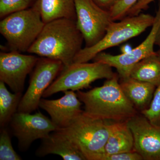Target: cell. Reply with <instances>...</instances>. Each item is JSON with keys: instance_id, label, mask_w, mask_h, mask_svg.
Instances as JSON below:
<instances>
[{"instance_id": "6da1fadb", "label": "cell", "mask_w": 160, "mask_h": 160, "mask_svg": "<svg viewBox=\"0 0 160 160\" xmlns=\"http://www.w3.org/2000/svg\"><path fill=\"white\" fill-rule=\"evenodd\" d=\"M84 38L76 21L66 18L45 23L42 30L27 52L71 65L81 50Z\"/></svg>"}, {"instance_id": "7a4b0ae2", "label": "cell", "mask_w": 160, "mask_h": 160, "mask_svg": "<svg viewBox=\"0 0 160 160\" xmlns=\"http://www.w3.org/2000/svg\"><path fill=\"white\" fill-rule=\"evenodd\" d=\"M119 76L107 80L102 86L87 92L77 91L84 104L83 112L106 121H126L137 114V109L126 96L118 82Z\"/></svg>"}, {"instance_id": "3957f363", "label": "cell", "mask_w": 160, "mask_h": 160, "mask_svg": "<svg viewBox=\"0 0 160 160\" xmlns=\"http://www.w3.org/2000/svg\"><path fill=\"white\" fill-rule=\"evenodd\" d=\"M71 140L86 160H102L110 132L109 121L83 112L66 128L57 129Z\"/></svg>"}, {"instance_id": "277c9868", "label": "cell", "mask_w": 160, "mask_h": 160, "mask_svg": "<svg viewBox=\"0 0 160 160\" xmlns=\"http://www.w3.org/2000/svg\"><path fill=\"white\" fill-rule=\"evenodd\" d=\"M45 23L35 6L13 12L2 19L0 32L11 51H28Z\"/></svg>"}, {"instance_id": "5b68a950", "label": "cell", "mask_w": 160, "mask_h": 160, "mask_svg": "<svg viewBox=\"0 0 160 160\" xmlns=\"http://www.w3.org/2000/svg\"><path fill=\"white\" fill-rule=\"evenodd\" d=\"M154 19L155 16L151 15L140 13L126 17L118 22L112 21L104 37L95 45L81 49L75 57L73 63L88 62L104 50L139 35L152 26Z\"/></svg>"}, {"instance_id": "8992f818", "label": "cell", "mask_w": 160, "mask_h": 160, "mask_svg": "<svg viewBox=\"0 0 160 160\" xmlns=\"http://www.w3.org/2000/svg\"><path fill=\"white\" fill-rule=\"evenodd\" d=\"M112 67L105 63H73L64 67L58 77L47 88L43 98L66 90L78 91L88 87L96 80L112 78L116 76Z\"/></svg>"}, {"instance_id": "52a82bcc", "label": "cell", "mask_w": 160, "mask_h": 160, "mask_svg": "<svg viewBox=\"0 0 160 160\" xmlns=\"http://www.w3.org/2000/svg\"><path fill=\"white\" fill-rule=\"evenodd\" d=\"M64 67L61 61L39 58L32 72L28 89L20 101L18 112L31 113L36 110L44 92Z\"/></svg>"}, {"instance_id": "ba28073f", "label": "cell", "mask_w": 160, "mask_h": 160, "mask_svg": "<svg viewBox=\"0 0 160 160\" xmlns=\"http://www.w3.org/2000/svg\"><path fill=\"white\" fill-rule=\"evenodd\" d=\"M78 29L86 47L95 45L104 37L112 22L109 11L101 8L93 0H75Z\"/></svg>"}, {"instance_id": "9c48e42d", "label": "cell", "mask_w": 160, "mask_h": 160, "mask_svg": "<svg viewBox=\"0 0 160 160\" xmlns=\"http://www.w3.org/2000/svg\"><path fill=\"white\" fill-rule=\"evenodd\" d=\"M160 26V1L151 30L142 42L127 53L113 55L102 52L95 57L93 61L105 63L115 68L121 79L130 77L132 69L137 63L145 58L156 53L154 46Z\"/></svg>"}, {"instance_id": "30bf717a", "label": "cell", "mask_w": 160, "mask_h": 160, "mask_svg": "<svg viewBox=\"0 0 160 160\" xmlns=\"http://www.w3.org/2000/svg\"><path fill=\"white\" fill-rule=\"evenodd\" d=\"M9 124L21 152L27 151L35 140L45 138L57 129L51 120L40 112L33 114L17 112Z\"/></svg>"}, {"instance_id": "8fae6325", "label": "cell", "mask_w": 160, "mask_h": 160, "mask_svg": "<svg viewBox=\"0 0 160 160\" xmlns=\"http://www.w3.org/2000/svg\"><path fill=\"white\" fill-rule=\"evenodd\" d=\"M39 58L17 51L0 52V81L14 93H22L26 77L32 71Z\"/></svg>"}, {"instance_id": "7c38bea8", "label": "cell", "mask_w": 160, "mask_h": 160, "mask_svg": "<svg viewBox=\"0 0 160 160\" xmlns=\"http://www.w3.org/2000/svg\"><path fill=\"white\" fill-rule=\"evenodd\" d=\"M134 139V150L143 160H160V125L152 124L142 114L127 120Z\"/></svg>"}, {"instance_id": "4fadbf2b", "label": "cell", "mask_w": 160, "mask_h": 160, "mask_svg": "<svg viewBox=\"0 0 160 160\" xmlns=\"http://www.w3.org/2000/svg\"><path fill=\"white\" fill-rule=\"evenodd\" d=\"M62 97L56 100L42 98L39 107L46 111L57 129L66 128L82 114V103L72 90L63 92Z\"/></svg>"}, {"instance_id": "5bb4252c", "label": "cell", "mask_w": 160, "mask_h": 160, "mask_svg": "<svg viewBox=\"0 0 160 160\" xmlns=\"http://www.w3.org/2000/svg\"><path fill=\"white\" fill-rule=\"evenodd\" d=\"M36 154L40 157L49 154L58 155L65 160H86L71 140L57 130L42 139Z\"/></svg>"}, {"instance_id": "9a60e30c", "label": "cell", "mask_w": 160, "mask_h": 160, "mask_svg": "<svg viewBox=\"0 0 160 160\" xmlns=\"http://www.w3.org/2000/svg\"><path fill=\"white\" fill-rule=\"evenodd\" d=\"M109 126L110 132L104 149V157L134 151L133 135L127 120L112 121V122L109 123Z\"/></svg>"}, {"instance_id": "2e32d148", "label": "cell", "mask_w": 160, "mask_h": 160, "mask_svg": "<svg viewBox=\"0 0 160 160\" xmlns=\"http://www.w3.org/2000/svg\"><path fill=\"white\" fill-rule=\"evenodd\" d=\"M120 85L123 92L136 109L142 112L149 108L156 86L131 77L122 79Z\"/></svg>"}, {"instance_id": "e0dca14e", "label": "cell", "mask_w": 160, "mask_h": 160, "mask_svg": "<svg viewBox=\"0 0 160 160\" xmlns=\"http://www.w3.org/2000/svg\"><path fill=\"white\" fill-rule=\"evenodd\" d=\"M33 6L45 23L62 18L76 20L75 0H37Z\"/></svg>"}, {"instance_id": "ac0fdd59", "label": "cell", "mask_w": 160, "mask_h": 160, "mask_svg": "<svg viewBox=\"0 0 160 160\" xmlns=\"http://www.w3.org/2000/svg\"><path fill=\"white\" fill-rule=\"evenodd\" d=\"M130 77L157 87L160 84V58L157 52L137 63L132 69Z\"/></svg>"}, {"instance_id": "d6986e66", "label": "cell", "mask_w": 160, "mask_h": 160, "mask_svg": "<svg viewBox=\"0 0 160 160\" xmlns=\"http://www.w3.org/2000/svg\"><path fill=\"white\" fill-rule=\"evenodd\" d=\"M22 93H12L7 89L6 84L0 81V126L5 128L18 112Z\"/></svg>"}, {"instance_id": "ffe728a7", "label": "cell", "mask_w": 160, "mask_h": 160, "mask_svg": "<svg viewBox=\"0 0 160 160\" xmlns=\"http://www.w3.org/2000/svg\"><path fill=\"white\" fill-rule=\"evenodd\" d=\"M37 0H0V18L24 9L31 8Z\"/></svg>"}, {"instance_id": "44dd1931", "label": "cell", "mask_w": 160, "mask_h": 160, "mask_svg": "<svg viewBox=\"0 0 160 160\" xmlns=\"http://www.w3.org/2000/svg\"><path fill=\"white\" fill-rule=\"evenodd\" d=\"M0 160H22V158L20 157L13 149L9 132L6 127L2 128L1 130Z\"/></svg>"}, {"instance_id": "7402d4cb", "label": "cell", "mask_w": 160, "mask_h": 160, "mask_svg": "<svg viewBox=\"0 0 160 160\" xmlns=\"http://www.w3.org/2000/svg\"><path fill=\"white\" fill-rule=\"evenodd\" d=\"M152 124L160 125V84L156 87L153 98L148 109L141 112Z\"/></svg>"}, {"instance_id": "603a6c76", "label": "cell", "mask_w": 160, "mask_h": 160, "mask_svg": "<svg viewBox=\"0 0 160 160\" xmlns=\"http://www.w3.org/2000/svg\"><path fill=\"white\" fill-rule=\"evenodd\" d=\"M138 0H119L109 10L111 19L113 22L126 17L129 10Z\"/></svg>"}, {"instance_id": "cb8c5ba5", "label": "cell", "mask_w": 160, "mask_h": 160, "mask_svg": "<svg viewBox=\"0 0 160 160\" xmlns=\"http://www.w3.org/2000/svg\"><path fill=\"white\" fill-rule=\"evenodd\" d=\"M143 158L136 151H132L106 155L102 160H142Z\"/></svg>"}, {"instance_id": "d4e9b609", "label": "cell", "mask_w": 160, "mask_h": 160, "mask_svg": "<svg viewBox=\"0 0 160 160\" xmlns=\"http://www.w3.org/2000/svg\"><path fill=\"white\" fill-rule=\"evenodd\" d=\"M154 1L155 0H138L128 12L126 17L138 15L141 11L147 9L149 4Z\"/></svg>"}, {"instance_id": "484cf974", "label": "cell", "mask_w": 160, "mask_h": 160, "mask_svg": "<svg viewBox=\"0 0 160 160\" xmlns=\"http://www.w3.org/2000/svg\"><path fill=\"white\" fill-rule=\"evenodd\" d=\"M97 4L103 9L109 11L119 0H93Z\"/></svg>"}, {"instance_id": "4316f807", "label": "cell", "mask_w": 160, "mask_h": 160, "mask_svg": "<svg viewBox=\"0 0 160 160\" xmlns=\"http://www.w3.org/2000/svg\"><path fill=\"white\" fill-rule=\"evenodd\" d=\"M155 45H156L158 47V49L156 52L160 58V26L157 33L156 37Z\"/></svg>"}, {"instance_id": "83f0119b", "label": "cell", "mask_w": 160, "mask_h": 160, "mask_svg": "<svg viewBox=\"0 0 160 160\" xmlns=\"http://www.w3.org/2000/svg\"><path fill=\"white\" fill-rule=\"evenodd\" d=\"M132 49L130 45L126 44V45H124V46H122L120 49H121L122 53H127L129 52Z\"/></svg>"}]
</instances>
